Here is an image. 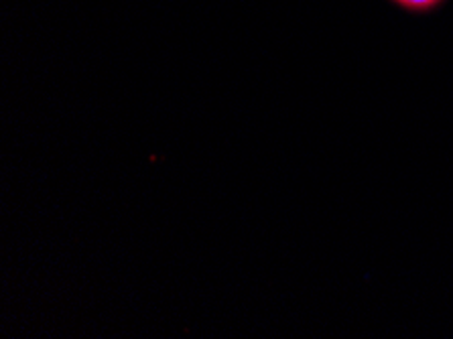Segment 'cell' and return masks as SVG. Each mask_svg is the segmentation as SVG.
<instances>
[{
	"label": "cell",
	"instance_id": "1",
	"mask_svg": "<svg viewBox=\"0 0 453 339\" xmlns=\"http://www.w3.org/2000/svg\"><path fill=\"white\" fill-rule=\"evenodd\" d=\"M393 3H396L411 12H427V11H434L435 6L443 3V0H393Z\"/></svg>",
	"mask_w": 453,
	"mask_h": 339
}]
</instances>
